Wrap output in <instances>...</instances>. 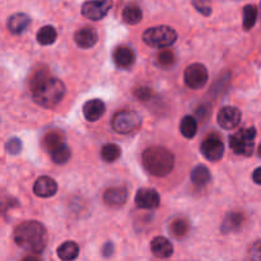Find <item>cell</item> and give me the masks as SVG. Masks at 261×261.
I'll return each mask as SVG.
<instances>
[{"label":"cell","mask_w":261,"mask_h":261,"mask_svg":"<svg viewBox=\"0 0 261 261\" xmlns=\"http://www.w3.org/2000/svg\"><path fill=\"white\" fill-rule=\"evenodd\" d=\"M257 20V8L255 5L249 4L244 8V20L242 25L246 31H250L254 28L255 23Z\"/></svg>","instance_id":"28"},{"label":"cell","mask_w":261,"mask_h":261,"mask_svg":"<svg viewBox=\"0 0 261 261\" xmlns=\"http://www.w3.org/2000/svg\"><path fill=\"white\" fill-rule=\"evenodd\" d=\"M247 259L254 261H261V240L255 242V244L250 247L249 252H247Z\"/></svg>","instance_id":"34"},{"label":"cell","mask_w":261,"mask_h":261,"mask_svg":"<svg viewBox=\"0 0 261 261\" xmlns=\"http://www.w3.org/2000/svg\"><path fill=\"white\" fill-rule=\"evenodd\" d=\"M150 250H152V254L154 255L157 259H168L173 255V246L171 244L170 240H167L166 237L158 236L154 237L152 240V244H150Z\"/></svg>","instance_id":"15"},{"label":"cell","mask_w":261,"mask_h":261,"mask_svg":"<svg viewBox=\"0 0 261 261\" xmlns=\"http://www.w3.org/2000/svg\"><path fill=\"white\" fill-rule=\"evenodd\" d=\"M112 250H114V245L111 242H107V244L103 245L102 247V254H103L105 257H109L112 255Z\"/></svg>","instance_id":"36"},{"label":"cell","mask_w":261,"mask_h":261,"mask_svg":"<svg viewBox=\"0 0 261 261\" xmlns=\"http://www.w3.org/2000/svg\"><path fill=\"white\" fill-rule=\"evenodd\" d=\"M33 193L40 198H51L58 193V184L50 176H41L33 185Z\"/></svg>","instance_id":"13"},{"label":"cell","mask_w":261,"mask_h":261,"mask_svg":"<svg viewBox=\"0 0 261 261\" xmlns=\"http://www.w3.org/2000/svg\"><path fill=\"white\" fill-rule=\"evenodd\" d=\"M255 138H256L255 127L241 129L229 137V147L236 154L250 157L254 153Z\"/></svg>","instance_id":"5"},{"label":"cell","mask_w":261,"mask_h":261,"mask_svg":"<svg viewBox=\"0 0 261 261\" xmlns=\"http://www.w3.org/2000/svg\"><path fill=\"white\" fill-rule=\"evenodd\" d=\"M177 40V32L168 25H157L148 28L143 33V41L150 47H168Z\"/></svg>","instance_id":"4"},{"label":"cell","mask_w":261,"mask_h":261,"mask_svg":"<svg viewBox=\"0 0 261 261\" xmlns=\"http://www.w3.org/2000/svg\"><path fill=\"white\" fill-rule=\"evenodd\" d=\"M58 38V32L53 25H43L37 32V42L42 46L53 45Z\"/></svg>","instance_id":"25"},{"label":"cell","mask_w":261,"mask_h":261,"mask_svg":"<svg viewBox=\"0 0 261 261\" xmlns=\"http://www.w3.org/2000/svg\"><path fill=\"white\" fill-rule=\"evenodd\" d=\"M65 84L56 78H46L40 84L32 88L33 101L45 109H54L65 96Z\"/></svg>","instance_id":"3"},{"label":"cell","mask_w":261,"mask_h":261,"mask_svg":"<svg viewBox=\"0 0 261 261\" xmlns=\"http://www.w3.org/2000/svg\"><path fill=\"white\" fill-rule=\"evenodd\" d=\"M257 154H259V157L261 158V144L259 145V149H257Z\"/></svg>","instance_id":"38"},{"label":"cell","mask_w":261,"mask_h":261,"mask_svg":"<svg viewBox=\"0 0 261 261\" xmlns=\"http://www.w3.org/2000/svg\"><path fill=\"white\" fill-rule=\"evenodd\" d=\"M135 204L140 209H155L161 204V196L153 189H140L135 196Z\"/></svg>","instance_id":"11"},{"label":"cell","mask_w":261,"mask_h":261,"mask_svg":"<svg viewBox=\"0 0 261 261\" xmlns=\"http://www.w3.org/2000/svg\"><path fill=\"white\" fill-rule=\"evenodd\" d=\"M252 180H254V182L256 184V185L261 186V167H257L256 170L254 171V173H252Z\"/></svg>","instance_id":"37"},{"label":"cell","mask_w":261,"mask_h":261,"mask_svg":"<svg viewBox=\"0 0 261 261\" xmlns=\"http://www.w3.org/2000/svg\"><path fill=\"white\" fill-rule=\"evenodd\" d=\"M217 120H218L219 126L223 127V129H234L241 122V111L237 107L226 106L218 112V119Z\"/></svg>","instance_id":"10"},{"label":"cell","mask_w":261,"mask_h":261,"mask_svg":"<svg viewBox=\"0 0 261 261\" xmlns=\"http://www.w3.org/2000/svg\"><path fill=\"white\" fill-rule=\"evenodd\" d=\"M114 60L119 68H130L135 61V54L127 46H120L114 51Z\"/></svg>","instance_id":"18"},{"label":"cell","mask_w":261,"mask_h":261,"mask_svg":"<svg viewBox=\"0 0 261 261\" xmlns=\"http://www.w3.org/2000/svg\"><path fill=\"white\" fill-rule=\"evenodd\" d=\"M48 153H50L53 162L56 163V165H65L71 157V150L65 142L54 148V149L50 150Z\"/></svg>","instance_id":"21"},{"label":"cell","mask_w":261,"mask_h":261,"mask_svg":"<svg viewBox=\"0 0 261 261\" xmlns=\"http://www.w3.org/2000/svg\"><path fill=\"white\" fill-rule=\"evenodd\" d=\"M5 149L9 154H19L20 150H22V142L18 138H12L5 144Z\"/></svg>","instance_id":"32"},{"label":"cell","mask_w":261,"mask_h":261,"mask_svg":"<svg viewBox=\"0 0 261 261\" xmlns=\"http://www.w3.org/2000/svg\"><path fill=\"white\" fill-rule=\"evenodd\" d=\"M121 155V149L117 144H105L101 149V157L105 162H116Z\"/></svg>","instance_id":"27"},{"label":"cell","mask_w":261,"mask_h":261,"mask_svg":"<svg viewBox=\"0 0 261 261\" xmlns=\"http://www.w3.org/2000/svg\"><path fill=\"white\" fill-rule=\"evenodd\" d=\"M142 163L150 175L165 177L175 167V155L165 147H150L143 152Z\"/></svg>","instance_id":"2"},{"label":"cell","mask_w":261,"mask_h":261,"mask_svg":"<svg viewBox=\"0 0 261 261\" xmlns=\"http://www.w3.org/2000/svg\"><path fill=\"white\" fill-rule=\"evenodd\" d=\"M79 255V246L78 244L73 241H66L61 244L58 249V256L61 260H75Z\"/></svg>","instance_id":"22"},{"label":"cell","mask_w":261,"mask_h":261,"mask_svg":"<svg viewBox=\"0 0 261 261\" xmlns=\"http://www.w3.org/2000/svg\"><path fill=\"white\" fill-rule=\"evenodd\" d=\"M14 241L25 251L41 254L47 245V231L40 222L25 221L15 228Z\"/></svg>","instance_id":"1"},{"label":"cell","mask_w":261,"mask_h":261,"mask_svg":"<svg viewBox=\"0 0 261 261\" xmlns=\"http://www.w3.org/2000/svg\"><path fill=\"white\" fill-rule=\"evenodd\" d=\"M46 78H48L47 70H46V69H38V70L36 71V73L33 74V75L31 76V79H30L31 89L35 88V87L37 86V84H40L41 82L45 81Z\"/></svg>","instance_id":"33"},{"label":"cell","mask_w":261,"mask_h":261,"mask_svg":"<svg viewBox=\"0 0 261 261\" xmlns=\"http://www.w3.org/2000/svg\"><path fill=\"white\" fill-rule=\"evenodd\" d=\"M184 79L189 88L191 89H201L208 83L209 74L205 66L203 64H191L185 69Z\"/></svg>","instance_id":"7"},{"label":"cell","mask_w":261,"mask_h":261,"mask_svg":"<svg viewBox=\"0 0 261 261\" xmlns=\"http://www.w3.org/2000/svg\"><path fill=\"white\" fill-rule=\"evenodd\" d=\"M8 30L13 33V35H22L23 32L27 31V28L31 24V18L24 13H15V14L10 15L8 19Z\"/></svg>","instance_id":"17"},{"label":"cell","mask_w":261,"mask_h":261,"mask_svg":"<svg viewBox=\"0 0 261 261\" xmlns=\"http://www.w3.org/2000/svg\"><path fill=\"white\" fill-rule=\"evenodd\" d=\"M190 178H191V182H193L194 185L201 188V186H205L206 184L211 182L212 175L205 166L199 165V166H196L195 168H193Z\"/></svg>","instance_id":"20"},{"label":"cell","mask_w":261,"mask_h":261,"mask_svg":"<svg viewBox=\"0 0 261 261\" xmlns=\"http://www.w3.org/2000/svg\"><path fill=\"white\" fill-rule=\"evenodd\" d=\"M200 152L208 161L218 162L224 154V144L218 135H209V137L201 143Z\"/></svg>","instance_id":"9"},{"label":"cell","mask_w":261,"mask_h":261,"mask_svg":"<svg viewBox=\"0 0 261 261\" xmlns=\"http://www.w3.org/2000/svg\"><path fill=\"white\" fill-rule=\"evenodd\" d=\"M122 19L127 24H138L143 19V12L138 5L130 4L122 10Z\"/></svg>","instance_id":"23"},{"label":"cell","mask_w":261,"mask_h":261,"mask_svg":"<svg viewBox=\"0 0 261 261\" xmlns=\"http://www.w3.org/2000/svg\"><path fill=\"white\" fill-rule=\"evenodd\" d=\"M180 132L185 138L193 139L198 132V122H196L195 117L190 116V115L184 117L180 122Z\"/></svg>","instance_id":"24"},{"label":"cell","mask_w":261,"mask_h":261,"mask_svg":"<svg viewBox=\"0 0 261 261\" xmlns=\"http://www.w3.org/2000/svg\"><path fill=\"white\" fill-rule=\"evenodd\" d=\"M193 5L200 14L209 17L212 14L211 0H193Z\"/></svg>","instance_id":"31"},{"label":"cell","mask_w":261,"mask_h":261,"mask_svg":"<svg viewBox=\"0 0 261 261\" xmlns=\"http://www.w3.org/2000/svg\"><path fill=\"white\" fill-rule=\"evenodd\" d=\"M135 97L140 101H149L152 98V91L148 87H142L135 91Z\"/></svg>","instance_id":"35"},{"label":"cell","mask_w":261,"mask_h":261,"mask_svg":"<svg viewBox=\"0 0 261 261\" xmlns=\"http://www.w3.org/2000/svg\"><path fill=\"white\" fill-rule=\"evenodd\" d=\"M112 0H89L82 7V14L91 20H101L111 10Z\"/></svg>","instance_id":"8"},{"label":"cell","mask_w":261,"mask_h":261,"mask_svg":"<svg viewBox=\"0 0 261 261\" xmlns=\"http://www.w3.org/2000/svg\"><path fill=\"white\" fill-rule=\"evenodd\" d=\"M157 60L161 66L167 68V66H171L175 64L176 58H175V54H173L171 50H162L160 54H158Z\"/></svg>","instance_id":"30"},{"label":"cell","mask_w":261,"mask_h":261,"mask_svg":"<svg viewBox=\"0 0 261 261\" xmlns=\"http://www.w3.org/2000/svg\"><path fill=\"white\" fill-rule=\"evenodd\" d=\"M105 111H106V106H105L103 101L98 98L91 99V101L86 102L83 106L84 117L91 122L98 121L105 115Z\"/></svg>","instance_id":"16"},{"label":"cell","mask_w":261,"mask_h":261,"mask_svg":"<svg viewBox=\"0 0 261 261\" xmlns=\"http://www.w3.org/2000/svg\"><path fill=\"white\" fill-rule=\"evenodd\" d=\"M127 199H129V191L125 186L111 188L103 194L105 203L109 206H112V208H120V206L125 205Z\"/></svg>","instance_id":"12"},{"label":"cell","mask_w":261,"mask_h":261,"mask_svg":"<svg viewBox=\"0 0 261 261\" xmlns=\"http://www.w3.org/2000/svg\"><path fill=\"white\" fill-rule=\"evenodd\" d=\"M242 223H244V214L239 212H231L223 219L221 229L223 233H229V232L237 231L242 226Z\"/></svg>","instance_id":"19"},{"label":"cell","mask_w":261,"mask_h":261,"mask_svg":"<svg viewBox=\"0 0 261 261\" xmlns=\"http://www.w3.org/2000/svg\"><path fill=\"white\" fill-rule=\"evenodd\" d=\"M74 41L81 48H91L98 41V33L92 27H83L74 35Z\"/></svg>","instance_id":"14"},{"label":"cell","mask_w":261,"mask_h":261,"mask_svg":"<svg viewBox=\"0 0 261 261\" xmlns=\"http://www.w3.org/2000/svg\"><path fill=\"white\" fill-rule=\"evenodd\" d=\"M112 129L117 134H132L142 125V117L132 110H124L117 112L112 119Z\"/></svg>","instance_id":"6"},{"label":"cell","mask_w":261,"mask_h":261,"mask_svg":"<svg viewBox=\"0 0 261 261\" xmlns=\"http://www.w3.org/2000/svg\"><path fill=\"white\" fill-rule=\"evenodd\" d=\"M190 231V224L188 219L185 218H176L171 222L170 232L176 237V239H182Z\"/></svg>","instance_id":"26"},{"label":"cell","mask_w":261,"mask_h":261,"mask_svg":"<svg viewBox=\"0 0 261 261\" xmlns=\"http://www.w3.org/2000/svg\"><path fill=\"white\" fill-rule=\"evenodd\" d=\"M61 143H64V138L59 132L48 133V134H46L45 137H43L42 140L43 147H45V149H47L48 152L53 150L55 147H58V145H60Z\"/></svg>","instance_id":"29"}]
</instances>
